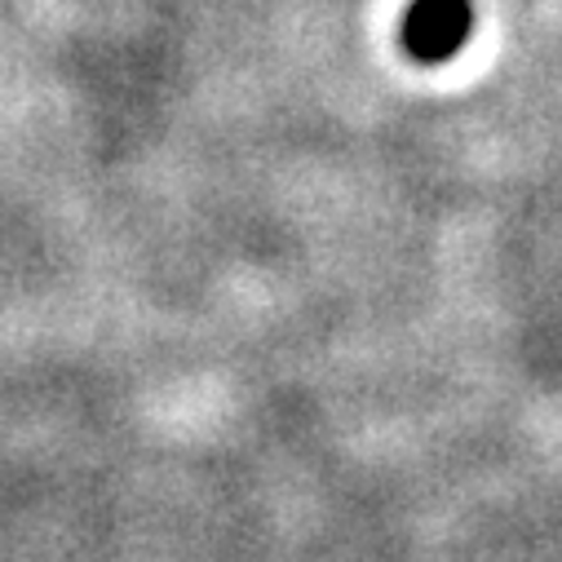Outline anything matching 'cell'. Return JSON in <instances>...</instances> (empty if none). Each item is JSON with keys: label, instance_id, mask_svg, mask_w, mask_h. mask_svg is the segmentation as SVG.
I'll return each instance as SVG.
<instances>
[{"label": "cell", "instance_id": "cell-1", "mask_svg": "<svg viewBox=\"0 0 562 562\" xmlns=\"http://www.w3.org/2000/svg\"><path fill=\"white\" fill-rule=\"evenodd\" d=\"M470 32H474L470 0H412L398 23V41H403L407 58H416V63L457 58L465 49Z\"/></svg>", "mask_w": 562, "mask_h": 562}]
</instances>
